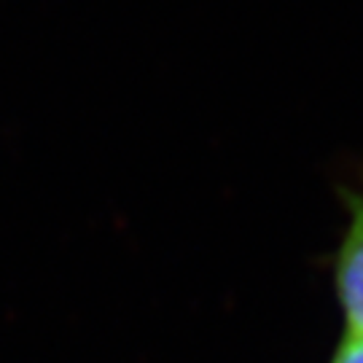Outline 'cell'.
<instances>
[{"label": "cell", "mask_w": 363, "mask_h": 363, "mask_svg": "<svg viewBox=\"0 0 363 363\" xmlns=\"http://www.w3.org/2000/svg\"><path fill=\"white\" fill-rule=\"evenodd\" d=\"M347 229L334 261V283L347 331L363 337V191H345Z\"/></svg>", "instance_id": "cell-1"}, {"label": "cell", "mask_w": 363, "mask_h": 363, "mask_svg": "<svg viewBox=\"0 0 363 363\" xmlns=\"http://www.w3.org/2000/svg\"><path fill=\"white\" fill-rule=\"evenodd\" d=\"M331 363H363V337L347 331L345 339L339 342V347H337V352H334Z\"/></svg>", "instance_id": "cell-2"}]
</instances>
